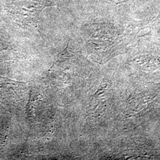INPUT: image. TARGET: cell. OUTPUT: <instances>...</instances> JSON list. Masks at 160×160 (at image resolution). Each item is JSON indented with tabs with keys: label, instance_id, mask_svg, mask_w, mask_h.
<instances>
[{
	"label": "cell",
	"instance_id": "obj_1",
	"mask_svg": "<svg viewBox=\"0 0 160 160\" xmlns=\"http://www.w3.org/2000/svg\"><path fill=\"white\" fill-rule=\"evenodd\" d=\"M51 6L53 5L48 0H21L13 5L12 13L20 22L33 24L36 23L43 9Z\"/></svg>",
	"mask_w": 160,
	"mask_h": 160
}]
</instances>
